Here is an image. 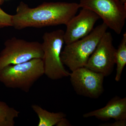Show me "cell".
I'll use <instances>...</instances> for the list:
<instances>
[{"instance_id": "obj_1", "label": "cell", "mask_w": 126, "mask_h": 126, "mask_svg": "<svg viewBox=\"0 0 126 126\" xmlns=\"http://www.w3.org/2000/svg\"><path fill=\"white\" fill-rule=\"evenodd\" d=\"M81 8L79 3L45 2L31 8L21 1L12 16V27L17 30L66 25Z\"/></svg>"}, {"instance_id": "obj_2", "label": "cell", "mask_w": 126, "mask_h": 126, "mask_svg": "<svg viewBox=\"0 0 126 126\" xmlns=\"http://www.w3.org/2000/svg\"><path fill=\"white\" fill-rule=\"evenodd\" d=\"M108 27L103 23L85 37L65 45L61 54V61L72 72L85 67L99 41Z\"/></svg>"}, {"instance_id": "obj_3", "label": "cell", "mask_w": 126, "mask_h": 126, "mask_svg": "<svg viewBox=\"0 0 126 126\" xmlns=\"http://www.w3.org/2000/svg\"><path fill=\"white\" fill-rule=\"evenodd\" d=\"M44 74L43 59H32L25 63L6 66L0 72V82L6 87L27 93Z\"/></svg>"}, {"instance_id": "obj_4", "label": "cell", "mask_w": 126, "mask_h": 126, "mask_svg": "<svg viewBox=\"0 0 126 126\" xmlns=\"http://www.w3.org/2000/svg\"><path fill=\"white\" fill-rule=\"evenodd\" d=\"M64 32L58 30L46 32L41 44L44 52L43 59L44 74L52 80L69 77L70 73L65 69L61 61V54L64 43Z\"/></svg>"}, {"instance_id": "obj_5", "label": "cell", "mask_w": 126, "mask_h": 126, "mask_svg": "<svg viewBox=\"0 0 126 126\" xmlns=\"http://www.w3.org/2000/svg\"><path fill=\"white\" fill-rule=\"evenodd\" d=\"M0 53V72L6 66L27 62L32 59H43L44 52L41 44L28 41L13 37L4 43Z\"/></svg>"}, {"instance_id": "obj_6", "label": "cell", "mask_w": 126, "mask_h": 126, "mask_svg": "<svg viewBox=\"0 0 126 126\" xmlns=\"http://www.w3.org/2000/svg\"><path fill=\"white\" fill-rule=\"evenodd\" d=\"M79 4L81 8L95 12L115 33H121L126 22V5L120 0H80Z\"/></svg>"}, {"instance_id": "obj_7", "label": "cell", "mask_w": 126, "mask_h": 126, "mask_svg": "<svg viewBox=\"0 0 126 126\" xmlns=\"http://www.w3.org/2000/svg\"><path fill=\"white\" fill-rule=\"evenodd\" d=\"M112 35L107 31L102 37L85 67L103 75L111 74L115 64L116 49L113 44Z\"/></svg>"}, {"instance_id": "obj_8", "label": "cell", "mask_w": 126, "mask_h": 126, "mask_svg": "<svg viewBox=\"0 0 126 126\" xmlns=\"http://www.w3.org/2000/svg\"><path fill=\"white\" fill-rule=\"evenodd\" d=\"M69 77L72 86L78 94L96 98L103 93L105 76L102 74L84 67L72 71Z\"/></svg>"}, {"instance_id": "obj_9", "label": "cell", "mask_w": 126, "mask_h": 126, "mask_svg": "<svg viewBox=\"0 0 126 126\" xmlns=\"http://www.w3.org/2000/svg\"><path fill=\"white\" fill-rule=\"evenodd\" d=\"M82 9L78 15L73 17L65 25L64 41L65 45L82 38L94 29L97 21L100 19L94 12L86 8Z\"/></svg>"}, {"instance_id": "obj_10", "label": "cell", "mask_w": 126, "mask_h": 126, "mask_svg": "<svg viewBox=\"0 0 126 126\" xmlns=\"http://www.w3.org/2000/svg\"><path fill=\"white\" fill-rule=\"evenodd\" d=\"M94 117L102 121L114 119L116 121L126 119V97L113 98L105 107L84 113L83 117Z\"/></svg>"}, {"instance_id": "obj_11", "label": "cell", "mask_w": 126, "mask_h": 126, "mask_svg": "<svg viewBox=\"0 0 126 126\" xmlns=\"http://www.w3.org/2000/svg\"><path fill=\"white\" fill-rule=\"evenodd\" d=\"M31 107L39 118L38 126H56L61 119L66 117L64 113L50 112L36 104H33Z\"/></svg>"}, {"instance_id": "obj_12", "label": "cell", "mask_w": 126, "mask_h": 126, "mask_svg": "<svg viewBox=\"0 0 126 126\" xmlns=\"http://www.w3.org/2000/svg\"><path fill=\"white\" fill-rule=\"evenodd\" d=\"M116 72L115 79L118 82L121 80L122 73L126 64V33H124L117 49L115 57Z\"/></svg>"}, {"instance_id": "obj_13", "label": "cell", "mask_w": 126, "mask_h": 126, "mask_svg": "<svg viewBox=\"0 0 126 126\" xmlns=\"http://www.w3.org/2000/svg\"><path fill=\"white\" fill-rule=\"evenodd\" d=\"M19 114L18 110L0 101V126H15V119Z\"/></svg>"}, {"instance_id": "obj_14", "label": "cell", "mask_w": 126, "mask_h": 126, "mask_svg": "<svg viewBox=\"0 0 126 126\" xmlns=\"http://www.w3.org/2000/svg\"><path fill=\"white\" fill-rule=\"evenodd\" d=\"M12 15L4 11L0 7V29L12 26Z\"/></svg>"}, {"instance_id": "obj_15", "label": "cell", "mask_w": 126, "mask_h": 126, "mask_svg": "<svg viewBox=\"0 0 126 126\" xmlns=\"http://www.w3.org/2000/svg\"><path fill=\"white\" fill-rule=\"evenodd\" d=\"M126 126V119L116 121L114 123H105L101 124L102 126Z\"/></svg>"}, {"instance_id": "obj_16", "label": "cell", "mask_w": 126, "mask_h": 126, "mask_svg": "<svg viewBox=\"0 0 126 126\" xmlns=\"http://www.w3.org/2000/svg\"><path fill=\"white\" fill-rule=\"evenodd\" d=\"M57 126H71L70 122L67 120L65 117L61 121L59 122L56 125Z\"/></svg>"}, {"instance_id": "obj_17", "label": "cell", "mask_w": 126, "mask_h": 126, "mask_svg": "<svg viewBox=\"0 0 126 126\" xmlns=\"http://www.w3.org/2000/svg\"><path fill=\"white\" fill-rule=\"evenodd\" d=\"M121 2L124 4V5H126V0H120Z\"/></svg>"}, {"instance_id": "obj_18", "label": "cell", "mask_w": 126, "mask_h": 126, "mask_svg": "<svg viewBox=\"0 0 126 126\" xmlns=\"http://www.w3.org/2000/svg\"><path fill=\"white\" fill-rule=\"evenodd\" d=\"M4 2V0H0V6Z\"/></svg>"}]
</instances>
